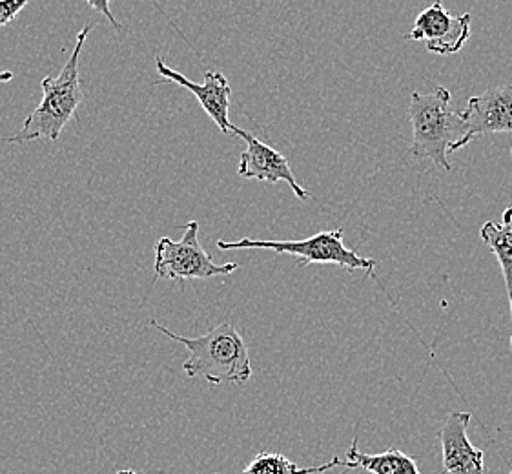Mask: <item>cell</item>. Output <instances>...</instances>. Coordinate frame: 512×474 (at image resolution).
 Here are the masks:
<instances>
[{
    "mask_svg": "<svg viewBox=\"0 0 512 474\" xmlns=\"http://www.w3.org/2000/svg\"><path fill=\"white\" fill-rule=\"evenodd\" d=\"M95 24L84 26L77 42L73 46L72 55L64 64L57 77L42 79V99L39 106L31 112L22 124L21 130L11 137H0V141L10 145H24L30 141H57L62 130L70 124L79 106L84 103L81 86V53L84 42L92 33Z\"/></svg>",
    "mask_w": 512,
    "mask_h": 474,
    "instance_id": "6da1fadb",
    "label": "cell"
},
{
    "mask_svg": "<svg viewBox=\"0 0 512 474\" xmlns=\"http://www.w3.org/2000/svg\"><path fill=\"white\" fill-rule=\"evenodd\" d=\"M150 325L166 338L185 345L188 360L183 363V372L188 378H203L214 387L225 383L245 385L250 380L252 365L248 347L232 323H221L195 338L174 334L159 321L152 320Z\"/></svg>",
    "mask_w": 512,
    "mask_h": 474,
    "instance_id": "7a4b0ae2",
    "label": "cell"
},
{
    "mask_svg": "<svg viewBox=\"0 0 512 474\" xmlns=\"http://www.w3.org/2000/svg\"><path fill=\"white\" fill-rule=\"evenodd\" d=\"M409 119L412 123L410 155L414 159H429L451 172L447 155L458 152V146L467 135V124L461 112L452 108V93L445 86H436L432 93H412Z\"/></svg>",
    "mask_w": 512,
    "mask_h": 474,
    "instance_id": "3957f363",
    "label": "cell"
},
{
    "mask_svg": "<svg viewBox=\"0 0 512 474\" xmlns=\"http://www.w3.org/2000/svg\"><path fill=\"white\" fill-rule=\"evenodd\" d=\"M345 232L338 230H327L319 232L316 236L301 239V241H261V239H239V241H225L219 239L217 247L221 250H241V248H265L274 250L277 254H290L296 256L297 268L307 265H336L347 272L363 270L367 278L376 279V259L363 258L356 250L345 247Z\"/></svg>",
    "mask_w": 512,
    "mask_h": 474,
    "instance_id": "277c9868",
    "label": "cell"
},
{
    "mask_svg": "<svg viewBox=\"0 0 512 474\" xmlns=\"http://www.w3.org/2000/svg\"><path fill=\"white\" fill-rule=\"evenodd\" d=\"M237 268V263L217 265L208 256L199 243V223L190 221L185 228L181 241L170 237H161L155 245V278L170 281H188V279H210L216 276H228Z\"/></svg>",
    "mask_w": 512,
    "mask_h": 474,
    "instance_id": "5b68a950",
    "label": "cell"
},
{
    "mask_svg": "<svg viewBox=\"0 0 512 474\" xmlns=\"http://www.w3.org/2000/svg\"><path fill=\"white\" fill-rule=\"evenodd\" d=\"M471 13L451 15L443 8V0H434L414 21L407 39L425 41L427 50L438 55H452L471 39Z\"/></svg>",
    "mask_w": 512,
    "mask_h": 474,
    "instance_id": "8992f818",
    "label": "cell"
},
{
    "mask_svg": "<svg viewBox=\"0 0 512 474\" xmlns=\"http://www.w3.org/2000/svg\"><path fill=\"white\" fill-rule=\"evenodd\" d=\"M232 134L245 139L246 143V150L241 154V161L237 166L239 177L256 179V181H263V183H270V185L287 183L301 201L310 199V192L297 183L296 176L292 172V166L288 163L285 155L279 154L267 143L259 141L256 135L241 130V128H236V126L232 130Z\"/></svg>",
    "mask_w": 512,
    "mask_h": 474,
    "instance_id": "52a82bcc",
    "label": "cell"
},
{
    "mask_svg": "<svg viewBox=\"0 0 512 474\" xmlns=\"http://www.w3.org/2000/svg\"><path fill=\"white\" fill-rule=\"evenodd\" d=\"M467 135L458 150L472 143L478 135L512 132V86L500 84L482 95L471 97L461 112Z\"/></svg>",
    "mask_w": 512,
    "mask_h": 474,
    "instance_id": "ba28073f",
    "label": "cell"
},
{
    "mask_svg": "<svg viewBox=\"0 0 512 474\" xmlns=\"http://www.w3.org/2000/svg\"><path fill=\"white\" fill-rule=\"evenodd\" d=\"M155 70L166 79L168 83L179 84L194 95L199 104L203 106L208 117L219 126L223 134H228L234 130V124L228 119V110H230V97H232V88L228 84V79L221 72H206L205 83L197 84L190 79H186L183 73L177 72L174 68L166 66L163 57L155 59Z\"/></svg>",
    "mask_w": 512,
    "mask_h": 474,
    "instance_id": "9c48e42d",
    "label": "cell"
},
{
    "mask_svg": "<svg viewBox=\"0 0 512 474\" xmlns=\"http://www.w3.org/2000/svg\"><path fill=\"white\" fill-rule=\"evenodd\" d=\"M471 422V414H449V418L441 425L440 438L441 462L447 474H485L483 451L476 449L467 436V427Z\"/></svg>",
    "mask_w": 512,
    "mask_h": 474,
    "instance_id": "30bf717a",
    "label": "cell"
},
{
    "mask_svg": "<svg viewBox=\"0 0 512 474\" xmlns=\"http://www.w3.org/2000/svg\"><path fill=\"white\" fill-rule=\"evenodd\" d=\"M359 467L370 474H421L416 462L398 449L390 447L385 453L379 454L361 453L358 449V438H354L347 453V469L341 474H347L349 469Z\"/></svg>",
    "mask_w": 512,
    "mask_h": 474,
    "instance_id": "8fae6325",
    "label": "cell"
},
{
    "mask_svg": "<svg viewBox=\"0 0 512 474\" xmlns=\"http://www.w3.org/2000/svg\"><path fill=\"white\" fill-rule=\"evenodd\" d=\"M480 237L487 247L491 248L492 254L498 259L502 267L505 287H507V296L511 303L512 316V207L505 208L502 221H487L480 228ZM512 345V336H511Z\"/></svg>",
    "mask_w": 512,
    "mask_h": 474,
    "instance_id": "7c38bea8",
    "label": "cell"
},
{
    "mask_svg": "<svg viewBox=\"0 0 512 474\" xmlns=\"http://www.w3.org/2000/svg\"><path fill=\"white\" fill-rule=\"evenodd\" d=\"M334 467L347 469V460H339L338 456H334L330 462L318 467H299L292 460H288L285 454L263 451L256 454V458L250 462L245 471L239 474H321L327 473Z\"/></svg>",
    "mask_w": 512,
    "mask_h": 474,
    "instance_id": "4fadbf2b",
    "label": "cell"
},
{
    "mask_svg": "<svg viewBox=\"0 0 512 474\" xmlns=\"http://www.w3.org/2000/svg\"><path fill=\"white\" fill-rule=\"evenodd\" d=\"M31 0H0V30L17 19Z\"/></svg>",
    "mask_w": 512,
    "mask_h": 474,
    "instance_id": "5bb4252c",
    "label": "cell"
},
{
    "mask_svg": "<svg viewBox=\"0 0 512 474\" xmlns=\"http://www.w3.org/2000/svg\"><path fill=\"white\" fill-rule=\"evenodd\" d=\"M92 10L97 11V13H101L106 17V21L112 24L113 28L117 31L123 30V26H121V22H117L115 19V15H113L112 10H110V4H112V0H84Z\"/></svg>",
    "mask_w": 512,
    "mask_h": 474,
    "instance_id": "9a60e30c",
    "label": "cell"
},
{
    "mask_svg": "<svg viewBox=\"0 0 512 474\" xmlns=\"http://www.w3.org/2000/svg\"><path fill=\"white\" fill-rule=\"evenodd\" d=\"M11 79H13V73L0 72V83H10Z\"/></svg>",
    "mask_w": 512,
    "mask_h": 474,
    "instance_id": "2e32d148",
    "label": "cell"
},
{
    "mask_svg": "<svg viewBox=\"0 0 512 474\" xmlns=\"http://www.w3.org/2000/svg\"><path fill=\"white\" fill-rule=\"evenodd\" d=\"M115 474H141L134 471V469H124V471H117Z\"/></svg>",
    "mask_w": 512,
    "mask_h": 474,
    "instance_id": "e0dca14e",
    "label": "cell"
},
{
    "mask_svg": "<svg viewBox=\"0 0 512 474\" xmlns=\"http://www.w3.org/2000/svg\"><path fill=\"white\" fill-rule=\"evenodd\" d=\"M511 155H512V148H511Z\"/></svg>",
    "mask_w": 512,
    "mask_h": 474,
    "instance_id": "ac0fdd59",
    "label": "cell"
},
{
    "mask_svg": "<svg viewBox=\"0 0 512 474\" xmlns=\"http://www.w3.org/2000/svg\"><path fill=\"white\" fill-rule=\"evenodd\" d=\"M511 474H512V467H511Z\"/></svg>",
    "mask_w": 512,
    "mask_h": 474,
    "instance_id": "d6986e66",
    "label": "cell"
}]
</instances>
